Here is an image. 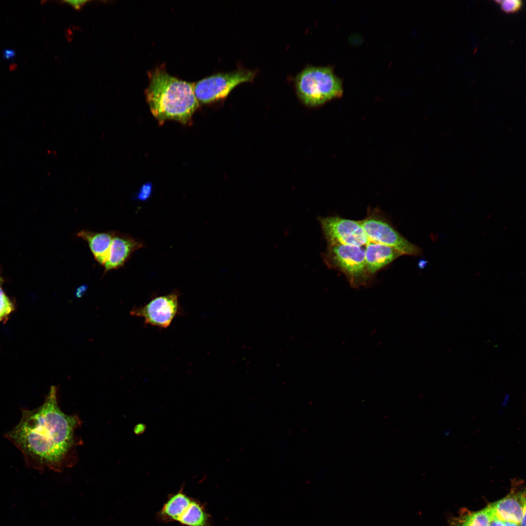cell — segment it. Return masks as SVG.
Instances as JSON below:
<instances>
[{"label":"cell","mask_w":526,"mask_h":526,"mask_svg":"<svg viewBox=\"0 0 526 526\" xmlns=\"http://www.w3.org/2000/svg\"><path fill=\"white\" fill-rule=\"evenodd\" d=\"M145 95L152 114L160 122L174 120L186 124L199 105L193 83L172 76L164 66L149 72Z\"/></svg>","instance_id":"obj_2"},{"label":"cell","mask_w":526,"mask_h":526,"mask_svg":"<svg viewBox=\"0 0 526 526\" xmlns=\"http://www.w3.org/2000/svg\"><path fill=\"white\" fill-rule=\"evenodd\" d=\"M179 292L157 296L143 306L133 307L130 314L144 319L146 324L167 328L179 314Z\"/></svg>","instance_id":"obj_8"},{"label":"cell","mask_w":526,"mask_h":526,"mask_svg":"<svg viewBox=\"0 0 526 526\" xmlns=\"http://www.w3.org/2000/svg\"><path fill=\"white\" fill-rule=\"evenodd\" d=\"M256 74L254 71L239 69L216 74L193 83L196 98L201 104H207L225 98L239 84L251 82Z\"/></svg>","instance_id":"obj_6"},{"label":"cell","mask_w":526,"mask_h":526,"mask_svg":"<svg viewBox=\"0 0 526 526\" xmlns=\"http://www.w3.org/2000/svg\"><path fill=\"white\" fill-rule=\"evenodd\" d=\"M114 232H95L87 230L79 231L77 235L88 244L95 260L104 265L110 251Z\"/></svg>","instance_id":"obj_12"},{"label":"cell","mask_w":526,"mask_h":526,"mask_svg":"<svg viewBox=\"0 0 526 526\" xmlns=\"http://www.w3.org/2000/svg\"><path fill=\"white\" fill-rule=\"evenodd\" d=\"M404 255L395 248L385 244L369 242L365 248V256L368 271L373 276L396 259Z\"/></svg>","instance_id":"obj_11"},{"label":"cell","mask_w":526,"mask_h":526,"mask_svg":"<svg viewBox=\"0 0 526 526\" xmlns=\"http://www.w3.org/2000/svg\"><path fill=\"white\" fill-rule=\"evenodd\" d=\"M488 526H504V521L494 518L490 522Z\"/></svg>","instance_id":"obj_20"},{"label":"cell","mask_w":526,"mask_h":526,"mask_svg":"<svg viewBox=\"0 0 526 526\" xmlns=\"http://www.w3.org/2000/svg\"><path fill=\"white\" fill-rule=\"evenodd\" d=\"M14 309V306L0 287V320L7 316Z\"/></svg>","instance_id":"obj_16"},{"label":"cell","mask_w":526,"mask_h":526,"mask_svg":"<svg viewBox=\"0 0 526 526\" xmlns=\"http://www.w3.org/2000/svg\"><path fill=\"white\" fill-rule=\"evenodd\" d=\"M504 526H520L519 525L516 523L510 521H504Z\"/></svg>","instance_id":"obj_22"},{"label":"cell","mask_w":526,"mask_h":526,"mask_svg":"<svg viewBox=\"0 0 526 526\" xmlns=\"http://www.w3.org/2000/svg\"><path fill=\"white\" fill-rule=\"evenodd\" d=\"M152 186L150 183L143 184L135 195L134 198L140 201H145L151 195Z\"/></svg>","instance_id":"obj_18"},{"label":"cell","mask_w":526,"mask_h":526,"mask_svg":"<svg viewBox=\"0 0 526 526\" xmlns=\"http://www.w3.org/2000/svg\"><path fill=\"white\" fill-rule=\"evenodd\" d=\"M322 257L328 268L344 275L352 287L358 288L371 285L373 277L368 271L363 246L328 245Z\"/></svg>","instance_id":"obj_4"},{"label":"cell","mask_w":526,"mask_h":526,"mask_svg":"<svg viewBox=\"0 0 526 526\" xmlns=\"http://www.w3.org/2000/svg\"><path fill=\"white\" fill-rule=\"evenodd\" d=\"M192 499L182 492L171 497L164 505L162 515L167 518L177 521L179 517L188 506Z\"/></svg>","instance_id":"obj_13"},{"label":"cell","mask_w":526,"mask_h":526,"mask_svg":"<svg viewBox=\"0 0 526 526\" xmlns=\"http://www.w3.org/2000/svg\"><path fill=\"white\" fill-rule=\"evenodd\" d=\"M500 4L503 11L507 13H513L521 8L523 1L521 0H502Z\"/></svg>","instance_id":"obj_17"},{"label":"cell","mask_w":526,"mask_h":526,"mask_svg":"<svg viewBox=\"0 0 526 526\" xmlns=\"http://www.w3.org/2000/svg\"><path fill=\"white\" fill-rule=\"evenodd\" d=\"M493 518L503 521H510L520 525L522 517L526 515L525 492L509 495L489 505ZM520 526V525H519Z\"/></svg>","instance_id":"obj_10"},{"label":"cell","mask_w":526,"mask_h":526,"mask_svg":"<svg viewBox=\"0 0 526 526\" xmlns=\"http://www.w3.org/2000/svg\"><path fill=\"white\" fill-rule=\"evenodd\" d=\"M360 221L370 242L393 247L403 255H422V249L403 237L379 209L370 208Z\"/></svg>","instance_id":"obj_5"},{"label":"cell","mask_w":526,"mask_h":526,"mask_svg":"<svg viewBox=\"0 0 526 526\" xmlns=\"http://www.w3.org/2000/svg\"><path fill=\"white\" fill-rule=\"evenodd\" d=\"M79 422L61 410L56 387L52 386L41 405L22 410L19 423L5 437L22 452L28 467L61 471L74 449Z\"/></svg>","instance_id":"obj_1"},{"label":"cell","mask_w":526,"mask_h":526,"mask_svg":"<svg viewBox=\"0 0 526 526\" xmlns=\"http://www.w3.org/2000/svg\"><path fill=\"white\" fill-rule=\"evenodd\" d=\"M87 289V286L85 285H83L79 287L76 290L75 294L78 297H81L82 295L85 293Z\"/></svg>","instance_id":"obj_21"},{"label":"cell","mask_w":526,"mask_h":526,"mask_svg":"<svg viewBox=\"0 0 526 526\" xmlns=\"http://www.w3.org/2000/svg\"><path fill=\"white\" fill-rule=\"evenodd\" d=\"M143 246L142 243L129 235L114 232L108 258L103 265L105 272L123 265L131 254Z\"/></svg>","instance_id":"obj_9"},{"label":"cell","mask_w":526,"mask_h":526,"mask_svg":"<svg viewBox=\"0 0 526 526\" xmlns=\"http://www.w3.org/2000/svg\"><path fill=\"white\" fill-rule=\"evenodd\" d=\"M3 282V279L0 277V284Z\"/></svg>","instance_id":"obj_23"},{"label":"cell","mask_w":526,"mask_h":526,"mask_svg":"<svg viewBox=\"0 0 526 526\" xmlns=\"http://www.w3.org/2000/svg\"><path fill=\"white\" fill-rule=\"evenodd\" d=\"M319 222L328 245L365 246L369 242L360 221L338 216L322 217Z\"/></svg>","instance_id":"obj_7"},{"label":"cell","mask_w":526,"mask_h":526,"mask_svg":"<svg viewBox=\"0 0 526 526\" xmlns=\"http://www.w3.org/2000/svg\"><path fill=\"white\" fill-rule=\"evenodd\" d=\"M88 1H87V0H78V1H76V0L70 1H70H65L66 2L69 3L70 4L72 5L74 8H77V9H78L80 7H81V6H82L83 5L85 4V3H86Z\"/></svg>","instance_id":"obj_19"},{"label":"cell","mask_w":526,"mask_h":526,"mask_svg":"<svg viewBox=\"0 0 526 526\" xmlns=\"http://www.w3.org/2000/svg\"><path fill=\"white\" fill-rule=\"evenodd\" d=\"M299 97L304 104L317 106L342 96L340 79L329 67H307L295 78Z\"/></svg>","instance_id":"obj_3"},{"label":"cell","mask_w":526,"mask_h":526,"mask_svg":"<svg viewBox=\"0 0 526 526\" xmlns=\"http://www.w3.org/2000/svg\"><path fill=\"white\" fill-rule=\"evenodd\" d=\"M207 516L203 507L192 500L177 522L187 526H207Z\"/></svg>","instance_id":"obj_14"},{"label":"cell","mask_w":526,"mask_h":526,"mask_svg":"<svg viewBox=\"0 0 526 526\" xmlns=\"http://www.w3.org/2000/svg\"><path fill=\"white\" fill-rule=\"evenodd\" d=\"M493 518L492 509L488 506L467 516L461 526H488Z\"/></svg>","instance_id":"obj_15"}]
</instances>
